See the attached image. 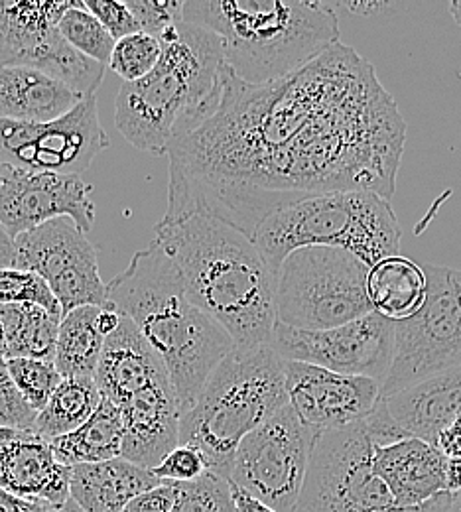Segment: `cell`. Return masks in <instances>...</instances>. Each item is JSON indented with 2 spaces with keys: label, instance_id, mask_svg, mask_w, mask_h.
Wrapping results in <instances>:
<instances>
[{
  "label": "cell",
  "instance_id": "cell-1",
  "mask_svg": "<svg viewBox=\"0 0 461 512\" xmlns=\"http://www.w3.org/2000/svg\"><path fill=\"white\" fill-rule=\"evenodd\" d=\"M404 140L393 95L341 42L266 85L225 65L219 107L168 154L164 219L209 213L253 239L266 217L312 195L389 199Z\"/></svg>",
  "mask_w": 461,
  "mask_h": 512
},
{
  "label": "cell",
  "instance_id": "cell-2",
  "mask_svg": "<svg viewBox=\"0 0 461 512\" xmlns=\"http://www.w3.org/2000/svg\"><path fill=\"white\" fill-rule=\"evenodd\" d=\"M154 235L188 298L225 327L235 347L268 343L276 325V274L249 235L209 213L162 217Z\"/></svg>",
  "mask_w": 461,
  "mask_h": 512
},
{
  "label": "cell",
  "instance_id": "cell-3",
  "mask_svg": "<svg viewBox=\"0 0 461 512\" xmlns=\"http://www.w3.org/2000/svg\"><path fill=\"white\" fill-rule=\"evenodd\" d=\"M107 290L109 304L131 318L162 357L184 416L235 341L188 298L176 264L154 241L132 256Z\"/></svg>",
  "mask_w": 461,
  "mask_h": 512
},
{
  "label": "cell",
  "instance_id": "cell-4",
  "mask_svg": "<svg viewBox=\"0 0 461 512\" xmlns=\"http://www.w3.org/2000/svg\"><path fill=\"white\" fill-rule=\"evenodd\" d=\"M158 40V65L119 89L115 125L134 148L168 156L219 107L225 56L217 34L186 20Z\"/></svg>",
  "mask_w": 461,
  "mask_h": 512
},
{
  "label": "cell",
  "instance_id": "cell-5",
  "mask_svg": "<svg viewBox=\"0 0 461 512\" xmlns=\"http://www.w3.org/2000/svg\"><path fill=\"white\" fill-rule=\"evenodd\" d=\"M184 20L217 34L225 65L253 85L284 79L339 44V18L320 0H186Z\"/></svg>",
  "mask_w": 461,
  "mask_h": 512
},
{
  "label": "cell",
  "instance_id": "cell-6",
  "mask_svg": "<svg viewBox=\"0 0 461 512\" xmlns=\"http://www.w3.org/2000/svg\"><path fill=\"white\" fill-rule=\"evenodd\" d=\"M286 404L284 359L268 343L235 347L182 416L180 444L198 448L209 471L227 479L239 444Z\"/></svg>",
  "mask_w": 461,
  "mask_h": 512
},
{
  "label": "cell",
  "instance_id": "cell-7",
  "mask_svg": "<svg viewBox=\"0 0 461 512\" xmlns=\"http://www.w3.org/2000/svg\"><path fill=\"white\" fill-rule=\"evenodd\" d=\"M400 225L383 195L333 192L312 195L266 217L253 241L278 274L284 258L306 247L343 249L365 264L398 255Z\"/></svg>",
  "mask_w": 461,
  "mask_h": 512
},
{
  "label": "cell",
  "instance_id": "cell-8",
  "mask_svg": "<svg viewBox=\"0 0 461 512\" xmlns=\"http://www.w3.org/2000/svg\"><path fill=\"white\" fill-rule=\"evenodd\" d=\"M369 270L343 249L306 247L290 253L276 274V321L320 331L373 314Z\"/></svg>",
  "mask_w": 461,
  "mask_h": 512
},
{
  "label": "cell",
  "instance_id": "cell-9",
  "mask_svg": "<svg viewBox=\"0 0 461 512\" xmlns=\"http://www.w3.org/2000/svg\"><path fill=\"white\" fill-rule=\"evenodd\" d=\"M446 493L422 507L398 505L373 465V442L363 422L318 436L296 512H450Z\"/></svg>",
  "mask_w": 461,
  "mask_h": 512
},
{
  "label": "cell",
  "instance_id": "cell-10",
  "mask_svg": "<svg viewBox=\"0 0 461 512\" xmlns=\"http://www.w3.org/2000/svg\"><path fill=\"white\" fill-rule=\"evenodd\" d=\"M428 294L410 320L396 323L395 361L383 383L389 398L461 365V268L424 264Z\"/></svg>",
  "mask_w": 461,
  "mask_h": 512
},
{
  "label": "cell",
  "instance_id": "cell-11",
  "mask_svg": "<svg viewBox=\"0 0 461 512\" xmlns=\"http://www.w3.org/2000/svg\"><path fill=\"white\" fill-rule=\"evenodd\" d=\"M316 440L286 404L239 444L227 481L278 512H296Z\"/></svg>",
  "mask_w": 461,
  "mask_h": 512
},
{
  "label": "cell",
  "instance_id": "cell-12",
  "mask_svg": "<svg viewBox=\"0 0 461 512\" xmlns=\"http://www.w3.org/2000/svg\"><path fill=\"white\" fill-rule=\"evenodd\" d=\"M268 345L284 361L385 383L395 361L396 321L377 312L339 327L306 331L276 321Z\"/></svg>",
  "mask_w": 461,
  "mask_h": 512
},
{
  "label": "cell",
  "instance_id": "cell-13",
  "mask_svg": "<svg viewBox=\"0 0 461 512\" xmlns=\"http://www.w3.org/2000/svg\"><path fill=\"white\" fill-rule=\"evenodd\" d=\"M107 146L109 138L99 121L95 95L52 123L0 119V164L81 176Z\"/></svg>",
  "mask_w": 461,
  "mask_h": 512
},
{
  "label": "cell",
  "instance_id": "cell-14",
  "mask_svg": "<svg viewBox=\"0 0 461 512\" xmlns=\"http://www.w3.org/2000/svg\"><path fill=\"white\" fill-rule=\"evenodd\" d=\"M14 268L42 276L62 304L64 316L83 308H111L101 280L97 249L69 219L48 221L14 239Z\"/></svg>",
  "mask_w": 461,
  "mask_h": 512
},
{
  "label": "cell",
  "instance_id": "cell-15",
  "mask_svg": "<svg viewBox=\"0 0 461 512\" xmlns=\"http://www.w3.org/2000/svg\"><path fill=\"white\" fill-rule=\"evenodd\" d=\"M91 192L93 188L81 176L0 164V223L14 239L60 217H69L89 233L95 223Z\"/></svg>",
  "mask_w": 461,
  "mask_h": 512
},
{
  "label": "cell",
  "instance_id": "cell-16",
  "mask_svg": "<svg viewBox=\"0 0 461 512\" xmlns=\"http://www.w3.org/2000/svg\"><path fill=\"white\" fill-rule=\"evenodd\" d=\"M288 404L318 436L363 422L383 398V386L369 377L284 361Z\"/></svg>",
  "mask_w": 461,
  "mask_h": 512
},
{
  "label": "cell",
  "instance_id": "cell-17",
  "mask_svg": "<svg viewBox=\"0 0 461 512\" xmlns=\"http://www.w3.org/2000/svg\"><path fill=\"white\" fill-rule=\"evenodd\" d=\"M71 467L32 430L0 428V487L28 501L62 507L71 499Z\"/></svg>",
  "mask_w": 461,
  "mask_h": 512
},
{
  "label": "cell",
  "instance_id": "cell-18",
  "mask_svg": "<svg viewBox=\"0 0 461 512\" xmlns=\"http://www.w3.org/2000/svg\"><path fill=\"white\" fill-rule=\"evenodd\" d=\"M123 457L154 471L180 446L182 412L170 379L150 384L121 406Z\"/></svg>",
  "mask_w": 461,
  "mask_h": 512
},
{
  "label": "cell",
  "instance_id": "cell-19",
  "mask_svg": "<svg viewBox=\"0 0 461 512\" xmlns=\"http://www.w3.org/2000/svg\"><path fill=\"white\" fill-rule=\"evenodd\" d=\"M170 379L162 357L144 339L136 323L123 316L115 333L105 339L95 383L103 398L119 408L150 384Z\"/></svg>",
  "mask_w": 461,
  "mask_h": 512
},
{
  "label": "cell",
  "instance_id": "cell-20",
  "mask_svg": "<svg viewBox=\"0 0 461 512\" xmlns=\"http://www.w3.org/2000/svg\"><path fill=\"white\" fill-rule=\"evenodd\" d=\"M373 465L404 509L422 507L448 493L446 455L418 438L373 446Z\"/></svg>",
  "mask_w": 461,
  "mask_h": 512
},
{
  "label": "cell",
  "instance_id": "cell-21",
  "mask_svg": "<svg viewBox=\"0 0 461 512\" xmlns=\"http://www.w3.org/2000/svg\"><path fill=\"white\" fill-rule=\"evenodd\" d=\"M385 400L408 436L438 446L440 434L461 414V365Z\"/></svg>",
  "mask_w": 461,
  "mask_h": 512
},
{
  "label": "cell",
  "instance_id": "cell-22",
  "mask_svg": "<svg viewBox=\"0 0 461 512\" xmlns=\"http://www.w3.org/2000/svg\"><path fill=\"white\" fill-rule=\"evenodd\" d=\"M162 483L154 471L117 457L71 467L69 493L83 512H125L132 499Z\"/></svg>",
  "mask_w": 461,
  "mask_h": 512
},
{
  "label": "cell",
  "instance_id": "cell-23",
  "mask_svg": "<svg viewBox=\"0 0 461 512\" xmlns=\"http://www.w3.org/2000/svg\"><path fill=\"white\" fill-rule=\"evenodd\" d=\"M81 101L83 97L42 71L24 65L0 67V119L52 123Z\"/></svg>",
  "mask_w": 461,
  "mask_h": 512
},
{
  "label": "cell",
  "instance_id": "cell-24",
  "mask_svg": "<svg viewBox=\"0 0 461 512\" xmlns=\"http://www.w3.org/2000/svg\"><path fill=\"white\" fill-rule=\"evenodd\" d=\"M73 2L0 0V67H28Z\"/></svg>",
  "mask_w": 461,
  "mask_h": 512
},
{
  "label": "cell",
  "instance_id": "cell-25",
  "mask_svg": "<svg viewBox=\"0 0 461 512\" xmlns=\"http://www.w3.org/2000/svg\"><path fill=\"white\" fill-rule=\"evenodd\" d=\"M367 292L379 316L396 323L410 320L424 306L428 294L424 266L406 256H389L371 266Z\"/></svg>",
  "mask_w": 461,
  "mask_h": 512
},
{
  "label": "cell",
  "instance_id": "cell-26",
  "mask_svg": "<svg viewBox=\"0 0 461 512\" xmlns=\"http://www.w3.org/2000/svg\"><path fill=\"white\" fill-rule=\"evenodd\" d=\"M56 459L66 467L103 463L123 457V414L103 398L97 412L75 432L50 442Z\"/></svg>",
  "mask_w": 461,
  "mask_h": 512
},
{
  "label": "cell",
  "instance_id": "cell-27",
  "mask_svg": "<svg viewBox=\"0 0 461 512\" xmlns=\"http://www.w3.org/2000/svg\"><path fill=\"white\" fill-rule=\"evenodd\" d=\"M101 310L97 306H83L62 318L54 365L64 379H95L107 339L99 329Z\"/></svg>",
  "mask_w": 461,
  "mask_h": 512
},
{
  "label": "cell",
  "instance_id": "cell-28",
  "mask_svg": "<svg viewBox=\"0 0 461 512\" xmlns=\"http://www.w3.org/2000/svg\"><path fill=\"white\" fill-rule=\"evenodd\" d=\"M6 335V361L10 359H56L62 318L34 304L0 306Z\"/></svg>",
  "mask_w": 461,
  "mask_h": 512
},
{
  "label": "cell",
  "instance_id": "cell-29",
  "mask_svg": "<svg viewBox=\"0 0 461 512\" xmlns=\"http://www.w3.org/2000/svg\"><path fill=\"white\" fill-rule=\"evenodd\" d=\"M103 394L95 379L73 377L64 379L52 394L46 408L38 414L34 432L52 442L81 428L99 408Z\"/></svg>",
  "mask_w": 461,
  "mask_h": 512
},
{
  "label": "cell",
  "instance_id": "cell-30",
  "mask_svg": "<svg viewBox=\"0 0 461 512\" xmlns=\"http://www.w3.org/2000/svg\"><path fill=\"white\" fill-rule=\"evenodd\" d=\"M28 67L42 71L48 77L64 83L83 99L95 95L107 69V65L99 64L77 52L73 46H69L58 32V28L36 52Z\"/></svg>",
  "mask_w": 461,
  "mask_h": 512
},
{
  "label": "cell",
  "instance_id": "cell-31",
  "mask_svg": "<svg viewBox=\"0 0 461 512\" xmlns=\"http://www.w3.org/2000/svg\"><path fill=\"white\" fill-rule=\"evenodd\" d=\"M58 32L69 46H73L83 56L109 65L117 40L107 32V28L87 10L85 0H75L73 6L58 22Z\"/></svg>",
  "mask_w": 461,
  "mask_h": 512
},
{
  "label": "cell",
  "instance_id": "cell-32",
  "mask_svg": "<svg viewBox=\"0 0 461 512\" xmlns=\"http://www.w3.org/2000/svg\"><path fill=\"white\" fill-rule=\"evenodd\" d=\"M34 304L46 312L64 318V310L48 282L30 270L0 268V306Z\"/></svg>",
  "mask_w": 461,
  "mask_h": 512
},
{
  "label": "cell",
  "instance_id": "cell-33",
  "mask_svg": "<svg viewBox=\"0 0 461 512\" xmlns=\"http://www.w3.org/2000/svg\"><path fill=\"white\" fill-rule=\"evenodd\" d=\"M6 365L16 388L36 414H40L46 408L52 394L64 381V377L52 361L10 359L6 361Z\"/></svg>",
  "mask_w": 461,
  "mask_h": 512
},
{
  "label": "cell",
  "instance_id": "cell-34",
  "mask_svg": "<svg viewBox=\"0 0 461 512\" xmlns=\"http://www.w3.org/2000/svg\"><path fill=\"white\" fill-rule=\"evenodd\" d=\"M176 489L172 512H237L229 481L213 471L190 483H176Z\"/></svg>",
  "mask_w": 461,
  "mask_h": 512
},
{
  "label": "cell",
  "instance_id": "cell-35",
  "mask_svg": "<svg viewBox=\"0 0 461 512\" xmlns=\"http://www.w3.org/2000/svg\"><path fill=\"white\" fill-rule=\"evenodd\" d=\"M162 58V44L158 38L138 32L117 42L109 67L123 79L134 83L146 77Z\"/></svg>",
  "mask_w": 461,
  "mask_h": 512
},
{
  "label": "cell",
  "instance_id": "cell-36",
  "mask_svg": "<svg viewBox=\"0 0 461 512\" xmlns=\"http://www.w3.org/2000/svg\"><path fill=\"white\" fill-rule=\"evenodd\" d=\"M142 32L160 38L184 22V0H125Z\"/></svg>",
  "mask_w": 461,
  "mask_h": 512
},
{
  "label": "cell",
  "instance_id": "cell-37",
  "mask_svg": "<svg viewBox=\"0 0 461 512\" xmlns=\"http://www.w3.org/2000/svg\"><path fill=\"white\" fill-rule=\"evenodd\" d=\"M38 414L24 400L8 373L6 361H0V428L32 430Z\"/></svg>",
  "mask_w": 461,
  "mask_h": 512
},
{
  "label": "cell",
  "instance_id": "cell-38",
  "mask_svg": "<svg viewBox=\"0 0 461 512\" xmlns=\"http://www.w3.org/2000/svg\"><path fill=\"white\" fill-rule=\"evenodd\" d=\"M209 471V463L198 448L180 444L154 469V475L164 483H190Z\"/></svg>",
  "mask_w": 461,
  "mask_h": 512
},
{
  "label": "cell",
  "instance_id": "cell-39",
  "mask_svg": "<svg viewBox=\"0 0 461 512\" xmlns=\"http://www.w3.org/2000/svg\"><path fill=\"white\" fill-rule=\"evenodd\" d=\"M87 10L107 28V32L119 42L127 36L142 32L127 2L117 0H85Z\"/></svg>",
  "mask_w": 461,
  "mask_h": 512
},
{
  "label": "cell",
  "instance_id": "cell-40",
  "mask_svg": "<svg viewBox=\"0 0 461 512\" xmlns=\"http://www.w3.org/2000/svg\"><path fill=\"white\" fill-rule=\"evenodd\" d=\"M176 483H162L136 499H132L125 512H172L176 505Z\"/></svg>",
  "mask_w": 461,
  "mask_h": 512
},
{
  "label": "cell",
  "instance_id": "cell-41",
  "mask_svg": "<svg viewBox=\"0 0 461 512\" xmlns=\"http://www.w3.org/2000/svg\"><path fill=\"white\" fill-rule=\"evenodd\" d=\"M56 507L22 499L0 487V512H54Z\"/></svg>",
  "mask_w": 461,
  "mask_h": 512
},
{
  "label": "cell",
  "instance_id": "cell-42",
  "mask_svg": "<svg viewBox=\"0 0 461 512\" xmlns=\"http://www.w3.org/2000/svg\"><path fill=\"white\" fill-rule=\"evenodd\" d=\"M335 6L347 10L355 16H363V18L377 16L381 12H387V10L395 8L393 2H385V0L383 2H379V0H351V2H337Z\"/></svg>",
  "mask_w": 461,
  "mask_h": 512
},
{
  "label": "cell",
  "instance_id": "cell-43",
  "mask_svg": "<svg viewBox=\"0 0 461 512\" xmlns=\"http://www.w3.org/2000/svg\"><path fill=\"white\" fill-rule=\"evenodd\" d=\"M436 448L446 457H461V414L440 434Z\"/></svg>",
  "mask_w": 461,
  "mask_h": 512
},
{
  "label": "cell",
  "instance_id": "cell-44",
  "mask_svg": "<svg viewBox=\"0 0 461 512\" xmlns=\"http://www.w3.org/2000/svg\"><path fill=\"white\" fill-rule=\"evenodd\" d=\"M231 485V483H229ZM231 493H233V501H235V511L237 512H278L272 507H268L263 501H259L257 497L249 495L247 491L239 489L237 485H231Z\"/></svg>",
  "mask_w": 461,
  "mask_h": 512
},
{
  "label": "cell",
  "instance_id": "cell-45",
  "mask_svg": "<svg viewBox=\"0 0 461 512\" xmlns=\"http://www.w3.org/2000/svg\"><path fill=\"white\" fill-rule=\"evenodd\" d=\"M446 487L450 495L461 491V457H446Z\"/></svg>",
  "mask_w": 461,
  "mask_h": 512
},
{
  "label": "cell",
  "instance_id": "cell-46",
  "mask_svg": "<svg viewBox=\"0 0 461 512\" xmlns=\"http://www.w3.org/2000/svg\"><path fill=\"white\" fill-rule=\"evenodd\" d=\"M14 255H16V245L14 237L6 231V227L0 223V268H10L14 266Z\"/></svg>",
  "mask_w": 461,
  "mask_h": 512
},
{
  "label": "cell",
  "instance_id": "cell-47",
  "mask_svg": "<svg viewBox=\"0 0 461 512\" xmlns=\"http://www.w3.org/2000/svg\"><path fill=\"white\" fill-rule=\"evenodd\" d=\"M448 10H450L452 18L456 20V24L461 26V0H452V2H448Z\"/></svg>",
  "mask_w": 461,
  "mask_h": 512
},
{
  "label": "cell",
  "instance_id": "cell-48",
  "mask_svg": "<svg viewBox=\"0 0 461 512\" xmlns=\"http://www.w3.org/2000/svg\"><path fill=\"white\" fill-rule=\"evenodd\" d=\"M54 512H83L81 509H79V505L73 501V499H69L67 503H64L62 507H56L54 509Z\"/></svg>",
  "mask_w": 461,
  "mask_h": 512
},
{
  "label": "cell",
  "instance_id": "cell-49",
  "mask_svg": "<svg viewBox=\"0 0 461 512\" xmlns=\"http://www.w3.org/2000/svg\"><path fill=\"white\" fill-rule=\"evenodd\" d=\"M0 361H6V335H4L2 320H0Z\"/></svg>",
  "mask_w": 461,
  "mask_h": 512
},
{
  "label": "cell",
  "instance_id": "cell-50",
  "mask_svg": "<svg viewBox=\"0 0 461 512\" xmlns=\"http://www.w3.org/2000/svg\"><path fill=\"white\" fill-rule=\"evenodd\" d=\"M450 512H461V491L458 495H454V499H452V507H450Z\"/></svg>",
  "mask_w": 461,
  "mask_h": 512
}]
</instances>
